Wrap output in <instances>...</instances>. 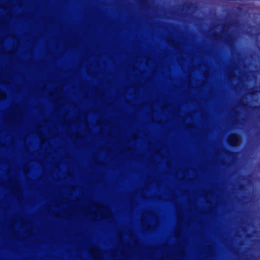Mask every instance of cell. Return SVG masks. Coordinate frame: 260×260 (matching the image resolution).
Returning a JSON list of instances; mask_svg holds the SVG:
<instances>
[{"mask_svg":"<svg viewBox=\"0 0 260 260\" xmlns=\"http://www.w3.org/2000/svg\"><path fill=\"white\" fill-rule=\"evenodd\" d=\"M157 70V63L152 57L142 55L136 57L129 64L126 77L134 85H142L151 80Z\"/></svg>","mask_w":260,"mask_h":260,"instance_id":"6da1fadb","label":"cell"},{"mask_svg":"<svg viewBox=\"0 0 260 260\" xmlns=\"http://www.w3.org/2000/svg\"><path fill=\"white\" fill-rule=\"evenodd\" d=\"M85 69L89 77L104 81L114 74L116 64L111 55L105 53H100L93 54L87 59Z\"/></svg>","mask_w":260,"mask_h":260,"instance_id":"7a4b0ae2","label":"cell"},{"mask_svg":"<svg viewBox=\"0 0 260 260\" xmlns=\"http://www.w3.org/2000/svg\"><path fill=\"white\" fill-rule=\"evenodd\" d=\"M178 114L184 125L189 128L200 127L204 117L201 105L198 101L194 100L182 102L178 107Z\"/></svg>","mask_w":260,"mask_h":260,"instance_id":"3957f363","label":"cell"},{"mask_svg":"<svg viewBox=\"0 0 260 260\" xmlns=\"http://www.w3.org/2000/svg\"><path fill=\"white\" fill-rule=\"evenodd\" d=\"M258 236L255 226L252 224L241 226L234 235L232 246L237 252L244 253L248 252L256 244Z\"/></svg>","mask_w":260,"mask_h":260,"instance_id":"277c9868","label":"cell"},{"mask_svg":"<svg viewBox=\"0 0 260 260\" xmlns=\"http://www.w3.org/2000/svg\"><path fill=\"white\" fill-rule=\"evenodd\" d=\"M142 197L146 200L158 199L170 201L174 197L170 188L162 181H153L148 184L143 189Z\"/></svg>","mask_w":260,"mask_h":260,"instance_id":"5b68a950","label":"cell"},{"mask_svg":"<svg viewBox=\"0 0 260 260\" xmlns=\"http://www.w3.org/2000/svg\"><path fill=\"white\" fill-rule=\"evenodd\" d=\"M231 192L236 200L243 204H248L252 200L254 186L248 178L240 177L232 183Z\"/></svg>","mask_w":260,"mask_h":260,"instance_id":"8992f818","label":"cell"},{"mask_svg":"<svg viewBox=\"0 0 260 260\" xmlns=\"http://www.w3.org/2000/svg\"><path fill=\"white\" fill-rule=\"evenodd\" d=\"M151 111L153 121L160 124L167 123L174 114L172 104L163 100L154 101L151 106Z\"/></svg>","mask_w":260,"mask_h":260,"instance_id":"52a82bcc","label":"cell"},{"mask_svg":"<svg viewBox=\"0 0 260 260\" xmlns=\"http://www.w3.org/2000/svg\"><path fill=\"white\" fill-rule=\"evenodd\" d=\"M194 207L201 213H211L217 207L218 198L215 193L207 190L199 191L194 199Z\"/></svg>","mask_w":260,"mask_h":260,"instance_id":"ba28073f","label":"cell"},{"mask_svg":"<svg viewBox=\"0 0 260 260\" xmlns=\"http://www.w3.org/2000/svg\"><path fill=\"white\" fill-rule=\"evenodd\" d=\"M125 102L134 106H141L147 104L150 99L148 90L142 85H134L127 88L124 92Z\"/></svg>","mask_w":260,"mask_h":260,"instance_id":"9c48e42d","label":"cell"},{"mask_svg":"<svg viewBox=\"0 0 260 260\" xmlns=\"http://www.w3.org/2000/svg\"><path fill=\"white\" fill-rule=\"evenodd\" d=\"M151 146L149 137L143 132H138L133 135L127 143L128 150L136 156L146 155L149 152Z\"/></svg>","mask_w":260,"mask_h":260,"instance_id":"30bf717a","label":"cell"},{"mask_svg":"<svg viewBox=\"0 0 260 260\" xmlns=\"http://www.w3.org/2000/svg\"><path fill=\"white\" fill-rule=\"evenodd\" d=\"M117 96L116 87L109 83L103 82L98 85L95 90V100L100 104H112L115 101Z\"/></svg>","mask_w":260,"mask_h":260,"instance_id":"8fae6325","label":"cell"},{"mask_svg":"<svg viewBox=\"0 0 260 260\" xmlns=\"http://www.w3.org/2000/svg\"><path fill=\"white\" fill-rule=\"evenodd\" d=\"M152 163L154 169L161 175L169 172L171 167V161L167 148H161L153 155Z\"/></svg>","mask_w":260,"mask_h":260,"instance_id":"7c38bea8","label":"cell"},{"mask_svg":"<svg viewBox=\"0 0 260 260\" xmlns=\"http://www.w3.org/2000/svg\"><path fill=\"white\" fill-rule=\"evenodd\" d=\"M33 230L32 223L22 218L14 220L10 226V231L17 239L26 240L31 236Z\"/></svg>","mask_w":260,"mask_h":260,"instance_id":"4fadbf2b","label":"cell"},{"mask_svg":"<svg viewBox=\"0 0 260 260\" xmlns=\"http://www.w3.org/2000/svg\"><path fill=\"white\" fill-rule=\"evenodd\" d=\"M81 115V111L77 104L68 101L59 108L58 116L64 125L69 126L77 122Z\"/></svg>","mask_w":260,"mask_h":260,"instance_id":"5bb4252c","label":"cell"},{"mask_svg":"<svg viewBox=\"0 0 260 260\" xmlns=\"http://www.w3.org/2000/svg\"><path fill=\"white\" fill-rule=\"evenodd\" d=\"M209 76V69L204 63L197 65L191 70L189 76L190 86L193 88H199L207 84Z\"/></svg>","mask_w":260,"mask_h":260,"instance_id":"9a60e30c","label":"cell"},{"mask_svg":"<svg viewBox=\"0 0 260 260\" xmlns=\"http://www.w3.org/2000/svg\"><path fill=\"white\" fill-rule=\"evenodd\" d=\"M83 212L85 217L93 221H100L112 215L111 211L107 206L95 203L87 206Z\"/></svg>","mask_w":260,"mask_h":260,"instance_id":"2e32d148","label":"cell"},{"mask_svg":"<svg viewBox=\"0 0 260 260\" xmlns=\"http://www.w3.org/2000/svg\"><path fill=\"white\" fill-rule=\"evenodd\" d=\"M47 212L52 217L67 219L72 216L73 209L68 203L61 201H53L47 207Z\"/></svg>","mask_w":260,"mask_h":260,"instance_id":"e0dca14e","label":"cell"},{"mask_svg":"<svg viewBox=\"0 0 260 260\" xmlns=\"http://www.w3.org/2000/svg\"><path fill=\"white\" fill-rule=\"evenodd\" d=\"M85 123L90 133L94 135L102 133V120L101 113L96 110H90L85 115Z\"/></svg>","mask_w":260,"mask_h":260,"instance_id":"ac0fdd59","label":"cell"},{"mask_svg":"<svg viewBox=\"0 0 260 260\" xmlns=\"http://www.w3.org/2000/svg\"><path fill=\"white\" fill-rule=\"evenodd\" d=\"M26 177L30 181H39L43 176L44 168L43 164L37 160H30L24 166Z\"/></svg>","mask_w":260,"mask_h":260,"instance_id":"d6986e66","label":"cell"},{"mask_svg":"<svg viewBox=\"0 0 260 260\" xmlns=\"http://www.w3.org/2000/svg\"><path fill=\"white\" fill-rule=\"evenodd\" d=\"M159 224L157 215L152 211L146 210L141 218V225L143 232L151 233L155 231Z\"/></svg>","mask_w":260,"mask_h":260,"instance_id":"ffe728a7","label":"cell"},{"mask_svg":"<svg viewBox=\"0 0 260 260\" xmlns=\"http://www.w3.org/2000/svg\"><path fill=\"white\" fill-rule=\"evenodd\" d=\"M59 194L64 200L75 203L83 199L84 191L80 185H64L60 188Z\"/></svg>","mask_w":260,"mask_h":260,"instance_id":"44dd1931","label":"cell"},{"mask_svg":"<svg viewBox=\"0 0 260 260\" xmlns=\"http://www.w3.org/2000/svg\"><path fill=\"white\" fill-rule=\"evenodd\" d=\"M45 141L37 132L28 134L24 138V146L29 153H35L42 148Z\"/></svg>","mask_w":260,"mask_h":260,"instance_id":"7402d4cb","label":"cell"},{"mask_svg":"<svg viewBox=\"0 0 260 260\" xmlns=\"http://www.w3.org/2000/svg\"><path fill=\"white\" fill-rule=\"evenodd\" d=\"M37 133L45 141L55 138L58 134L56 124L51 120H45L37 125Z\"/></svg>","mask_w":260,"mask_h":260,"instance_id":"603a6c76","label":"cell"},{"mask_svg":"<svg viewBox=\"0 0 260 260\" xmlns=\"http://www.w3.org/2000/svg\"><path fill=\"white\" fill-rule=\"evenodd\" d=\"M72 167L69 163L64 161L58 162L51 171L52 178L55 181L63 180L70 175Z\"/></svg>","mask_w":260,"mask_h":260,"instance_id":"cb8c5ba5","label":"cell"},{"mask_svg":"<svg viewBox=\"0 0 260 260\" xmlns=\"http://www.w3.org/2000/svg\"><path fill=\"white\" fill-rule=\"evenodd\" d=\"M90 133L86 124L79 123L77 122L69 126L68 134L74 140L86 138Z\"/></svg>","mask_w":260,"mask_h":260,"instance_id":"d4e9b609","label":"cell"},{"mask_svg":"<svg viewBox=\"0 0 260 260\" xmlns=\"http://www.w3.org/2000/svg\"><path fill=\"white\" fill-rule=\"evenodd\" d=\"M111 150L110 148L107 147L99 148L93 155V160L97 164H107L111 161Z\"/></svg>","mask_w":260,"mask_h":260,"instance_id":"484cf974","label":"cell"},{"mask_svg":"<svg viewBox=\"0 0 260 260\" xmlns=\"http://www.w3.org/2000/svg\"><path fill=\"white\" fill-rule=\"evenodd\" d=\"M240 105L252 108H256L260 105V94L258 91L250 92L244 95L240 100Z\"/></svg>","mask_w":260,"mask_h":260,"instance_id":"4316f807","label":"cell"},{"mask_svg":"<svg viewBox=\"0 0 260 260\" xmlns=\"http://www.w3.org/2000/svg\"><path fill=\"white\" fill-rule=\"evenodd\" d=\"M20 44V41L16 36L9 35L3 41V49L6 53L14 54L18 51Z\"/></svg>","mask_w":260,"mask_h":260,"instance_id":"83f0119b","label":"cell"},{"mask_svg":"<svg viewBox=\"0 0 260 260\" xmlns=\"http://www.w3.org/2000/svg\"><path fill=\"white\" fill-rule=\"evenodd\" d=\"M176 178L178 180L192 181L199 177V172L194 168H181L176 172Z\"/></svg>","mask_w":260,"mask_h":260,"instance_id":"f1b7e54d","label":"cell"},{"mask_svg":"<svg viewBox=\"0 0 260 260\" xmlns=\"http://www.w3.org/2000/svg\"><path fill=\"white\" fill-rule=\"evenodd\" d=\"M45 91L49 98L56 100L59 98L62 92V88L59 84L50 82L47 83L45 86Z\"/></svg>","mask_w":260,"mask_h":260,"instance_id":"f546056e","label":"cell"},{"mask_svg":"<svg viewBox=\"0 0 260 260\" xmlns=\"http://www.w3.org/2000/svg\"><path fill=\"white\" fill-rule=\"evenodd\" d=\"M11 172V165L6 158L0 160V183L8 180Z\"/></svg>","mask_w":260,"mask_h":260,"instance_id":"4dcf8cb0","label":"cell"},{"mask_svg":"<svg viewBox=\"0 0 260 260\" xmlns=\"http://www.w3.org/2000/svg\"><path fill=\"white\" fill-rule=\"evenodd\" d=\"M11 7L8 5H0V27L9 23L12 17Z\"/></svg>","mask_w":260,"mask_h":260,"instance_id":"1f68e13d","label":"cell"},{"mask_svg":"<svg viewBox=\"0 0 260 260\" xmlns=\"http://www.w3.org/2000/svg\"><path fill=\"white\" fill-rule=\"evenodd\" d=\"M119 128L115 124L112 123H103L102 133L107 137H116L119 134Z\"/></svg>","mask_w":260,"mask_h":260,"instance_id":"d6a6232c","label":"cell"},{"mask_svg":"<svg viewBox=\"0 0 260 260\" xmlns=\"http://www.w3.org/2000/svg\"><path fill=\"white\" fill-rule=\"evenodd\" d=\"M120 238L123 244L128 246H134L137 244V238L135 235L129 231L121 232Z\"/></svg>","mask_w":260,"mask_h":260,"instance_id":"836d02e7","label":"cell"},{"mask_svg":"<svg viewBox=\"0 0 260 260\" xmlns=\"http://www.w3.org/2000/svg\"><path fill=\"white\" fill-rule=\"evenodd\" d=\"M14 141L13 135L0 128V147L9 148L13 145Z\"/></svg>","mask_w":260,"mask_h":260,"instance_id":"e575fe53","label":"cell"},{"mask_svg":"<svg viewBox=\"0 0 260 260\" xmlns=\"http://www.w3.org/2000/svg\"><path fill=\"white\" fill-rule=\"evenodd\" d=\"M220 162L223 165H229L234 161L235 156L231 152L225 150L220 151L218 154Z\"/></svg>","mask_w":260,"mask_h":260,"instance_id":"d590c367","label":"cell"},{"mask_svg":"<svg viewBox=\"0 0 260 260\" xmlns=\"http://www.w3.org/2000/svg\"><path fill=\"white\" fill-rule=\"evenodd\" d=\"M227 142L228 145L231 147L237 148L241 146L243 143V139L240 134L233 133L229 135Z\"/></svg>","mask_w":260,"mask_h":260,"instance_id":"8d00e7d4","label":"cell"},{"mask_svg":"<svg viewBox=\"0 0 260 260\" xmlns=\"http://www.w3.org/2000/svg\"><path fill=\"white\" fill-rule=\"evenodd\" d=\"M68 97H70L72 100H80L85 97V94L83 89L78 87H71L66 92Z\"/></svg>","mask_w":260,"mask_h":260,"instance_id":"74e56055","label":"cell"},{"mask_svg":"<svg viewBox=\"0 0 260 260\" xmlns=\"http://www.w3.org/2000/svg\"><path fill=\"white\" fill-rule=\"evenodd\" d=\"M11 190L14 196L19 201L23 200V192L20 183L16 180L10 181Z\"/></svg>","mask_w":260,"mask_h":260,"instance_id":"f35d334b","label":"cell"},{"mask_svg":"<svg viewBox=\"0 0 260 260\" xmlns=\"http://www.w3.org/2000/svg\"><path fill=\"white\" fill-rule=\"evenodd\" d=\"M256 75L250 74L242 77L241 84L242 85L243 84L249 82L248 83H247L244 86V87L246 89H253L256 86L255 85H256Z\"/></svg>","mask_w":260,"mask_h":260,"instance_id":"ab89813d","label":"cell"},{"mask_svg":"<svg viewBox=\"0 0 260 260\" xmlns=\"http://www.w3.org/2000/svg\"><path fill=\"white\" fill-rule=\"evenodd\" d=\"M229 79L232 85L236 87L241 83L242 77L237 74V71L233 70L229 75Z\"/></svg>","mask_w":260,"mask_h":260,"instance_id":"60d3db41","label":"cell"},{"mask_svg":"<svg viewBox=\"0 0 260 260\" xmlns=\"http://www.w3.org/2000/svg\"><path fill=\"white\" fill-rule=\"evenodd\" d=\"M89 252L94 260H103V253L100 248L96 246L91 247Z\"/></svg>","mask_w":260,"mask_h":260,"instance_id":"b9f144b4","label":"cell"},{"mask_svg":"<svg viewBox=\"0 0 260 260\" xmlns=\"http://www.w3.org/2000/svg\"><path fill=\"white\" fill-rule=\"evenodd\" d=\"M113 256L115 260H124L125 258L124 252L121 249H116L113 253Z\"/></svg>","mask_w":260,"mask_h":260,"instance_id":"7bdbcfd3","label":"cell"},{"mask_svg":"<svg viewBox=\"0 0 260 260\" xmlns=\"http://www.w3.org/2000/svg\"><path fill=\"white\" fill-rule=\"evenodd\" d=\"M7 193L6 186L3 183H0V201L5 199Z\"/></svg>","mask_w":260,"mask_h":260,"instance_id":"ee69618b","label":"cell"},{"mask_svg":"<svg viewBox=\"0 0 260 260\" xmlns=\"http://www.w3.org/2000/svg\"><path fill=\"white\" fill-rule=\"evenodd\" d=\"M8 98V93L5 90L0 89V102L6 101Z\"/></svg>","mask_w":260,"mask_h":260,"instance_id":"f6af8a7d","label":"cell"}]
</instances>
